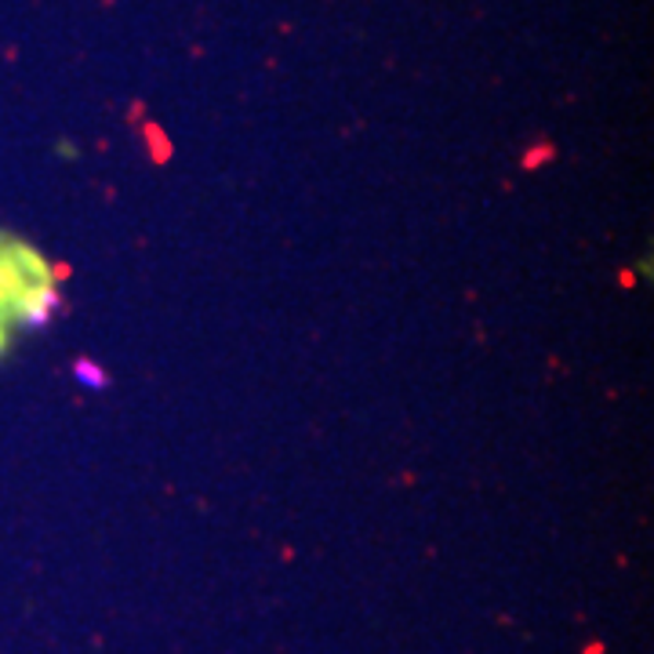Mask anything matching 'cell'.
Masks as SVG:
<instances>
[{
    "label": "cell",
    "mask_w": 654,
    "mask_h": 654,
    "mask_svg": "<svg viewBox=\"0 0 654 654\" xmlns=\"http://www.w3.org/2000/svg\"><path fill=\"white\" fill-rule=\"evenodd\" d=\"M52 302L55 287L44 259L26 244L0 233V327L8 320H48Z\"/></svg>",
    "instance_id": "1"
}]
</instances>
